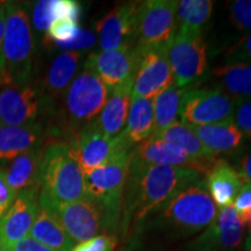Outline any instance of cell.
<instances>
[{
  "instance_id": "cb8c5ba5",
  "label": "cell",
  "mask_w": 251,
  "mask_h": 251,
  "mask_svg": "<svg viewBox=\"0 0 251 251\" xmlns=\"http://www.w3.org/2000/svg\"><path fill=\"white\" fill-rule=\"evenodd\" d=\"M83 51H64L52 61L45 78L43 97L49 103L51 100L64 93L70 83L74 80L78 64H79Z\"/></svg>"
},
{
  "instance_id": "b9f144b4",
  "label": "cell",
  "mask_w": 251,
  "mask_h": 251,
  "mask_svg": "<svg viewBox=\"0 0 251 251\" xmlns=\"http://www.w3.org/2000/svg\"><path fill=\"white\" fill-rule=\"evenodd\" d=\"M237 172L244 181L251 183V151L244 152L237 161Z\"/></svg>"
},
{
  "instance_id": "9a60e30c",
  "label": "cell",
  "mask_w": 251,
  "mask_h": 251,
  "mask_svg": "<svg viewBox=\"0 0 251 251\" xmlns=\"http://www.w3.org/2000/svg\"><path fill=\"white\" fill-rule=\"evenodd\" d=\"M172 85H175V80L168 48L151 49L141 54L131 86V97L153 99Z\"/></svg>"
},
{
  "instance_id": "74e56055",
  "label": "cell",
  "mask_w": 251,
  "mask_h": 251,
  "mask_svg": "<svg viewBox=\"0 0 251 251\" xmlns=\"http://www.w3.org/2000/svg\"><path fill=\"white\" fill-rule=\"evenodd\" d=\"M96 43V35L90 30L80 29L79 33L74 40L68 43H61L56 45L59 49L65 50V51H81V50L89 49Z\"/></svg>"
},
{
  "instance_id": "30bf717a",
  "label": "cell",
  "mask_w": 251,
  "mask_h": 251,
  "mask_svg": "<svg viewBox=\"0 0 251 251\" xmlns=\"http://www.w3.org/2000/svg\"><path fill=\"white\" fill-rule=\"evenodd\" d=\"M39 206L57 220L75 242H85L105 231L101 212L90 198L75 202H57L39 196Z\"/></svg>"
},
{
  "instance_id": "d4e9b609",
  "label": "cell",
  "mask_w": 251,
  "mask_h": 251,
  "mask_svg": "<svg viewBox=\"0 0 251 251\" xmlns=\"http://www.w3.org/2000/svg\"><path fill=\"white\" fill-rule=\"evenodd\" d=\"M221 92L234 100L251 98V63L230 62L213 70Z\"/></svg>"
},
{
  "instance_id": "1f68e13d",
  "label": "cell",
  "mask_w": 251,
  "mask_h": 251,
  "mask_svg": "<svg viewBox=\"0 0 251 251\" xmlns=\"http://www.w3.org/2000/svg\"><path fill=\"white\" fill-rule=\"evenodd\" d=\"M80 28L77 21L70 20V19H57L52 21L47 31L48 39L54 41L55 45L70 42L77 36Z\"/></svg>"
},
{
  "instance_id": "603a6c76",
  "label": "cell",
  "mask_w": 251,
  "mask_h": 251,
  "mask_svg": "<svg viewBox=\"0 0 251 251\" xmlns=\"http://www.w3.org/2000/svg\"><path fill=\"white\" fill-rule=\"evenodd\" d=\"M46 144H41L35 148L19 155L9 165L6 171V178L9 186L14 191L15 194L23 191L39 188V172L40 164L45 152Z\"/></svg>"
},
{
  "instance_id": "f1b7e54d",
  "label": "cell",
  "mask_w": 251,
  "mask_h": 251,
  "mask_svg": "<svg viewBox=\"0 0 251 251\" xmlns=\"http://www.w3.org/2000/svg\"><path fill=\"white\" fill-rule=\"evenodd\" d=\"M184 93V89L172 85L153 98V117H155L153 135L159 134L177 121Z\"/></svg>"
},
{
  "instance_id": "8992f818",
  "label": "cell",
  "mask_w": 251,
  "mask_h": 251,
  "mask_svg": "<svg viewBox=\"0 0 251 251\" xmlns=\"http://www.w3.org/2000/svg\"><path fill=\"white\" fill-rule=\"evenodd\" d=\"M111 90L96 72L84 69L63 93V126L61 134L70 139L80 128L92 122L101 112Z\"/></svg>"
},
{
  "instance_id": "f35d334b",
  "label": "cell",
  "mask_w": 251,
  "mask_h": 251,
  "mask_svg": "<svg viewBox=\"0 0 251 251\" xmlns=\"http://www.w3.org/2000/svg\"><path fill=\"white\" fill-rule=\"evenodd\" d=\"M15 198L17 194L9 186L6 178V171L4 169H0V209L5 213L14 202Z\"/></svg>"
},
{
  "instance_id": "7a4b0ae2",
  "label": "cell",
  "mask_w": 251,
  "mask_h": 251,
  "mask_svg": "<svg viewBox=\"0 0 251 251\" xmlns=\"http://www.w3.org/2000/svg\"><path fill=\"white\" fill-rule=\"evenodd\" d=\"M201 179V174L190 168L171 165L140 166L130 163L127 191L120 222L122 240L144 219L161 208L184 188Z\"/></svg>"
},
{
  "instance_id": "7bdbcfd3",
  "label": "cell",
  "mask_w": 251,
  "mask_h": 251,
  "mask_svg": "<svg viewBox=\"0 0 251 251\" xmlns=\"http://www.w3.org/2000/svg\"><path fill=\"white\" fill-rule=\"evenodd\" d=\"M6 2L2 6H0V87L5 85L4 75H2V65H1V48H2V40H4L5 33V21H6Z\"/></svg>"
},
{
  "instance_id": "ab89813d",
  "label": "cell",
  "mask_w": 251,
  "mask_h": 251,
  "mask_svg": "<svg viewBox=\"0 0 251 251\" xmlns=\"http://www.w3.org/2000/svg\"><path fill=\"white\" fill-rule=\"evenodd\" d=\"M233 207L238 214H242L251 209V183H244L241 187L236 199L233 203Z\"/></svg>"
},
{
  "instance_id": "836d02e7",
  "label": "cell",
  "mask_w": 251,
  "mask_h": 251,
  "mask_svg": "<svg viewBox=\"0 0 251 251\" xmlns=\"http://www.w3.org/2000/svg\"><path fill=\"white\" fill-rule=\"evenodd\" d=\"M81 8L78 1L75 0H51L52 19H70L77 21L80 17Z\"/></svg>"
},
{
  "instance_id": "8fae6325",
  "label": "cell",
  "mask_w": 251,
  "mask_h": 251,
  "mask_svg": "<svg viewBox=\"0 0 251 251\" xmlns=\"http://www.w3.org/2000/svg\"><path fill=\"white\" fill-rule=\"evenodd\" d=\"M52 107L42 91L30 83L25 85L9 84L0 87V124L28 126L40 122V115Z\"/></svg>"
},
{
  "instance_id": "d6a6232c",
  "label": "cell",
  "mask_w": 251,
  "mask_h": 251,
  "mask_svg": "<svg viewBox=\"0 0 251 251\" xmlns=\"http://www.w3.org/2000/svg\"><path fill=\"white\" fill-rule=\"evenodd\" d=\"M233 120L243 136L251 140V98L235 100Z\"/></svg>"
},
{
  "instance_id": "bcb514c9",
  "label": "cell",
  "mask_w": 251,
  "mask_h": 251,
  "mask_svg": "<svg viewBox=\"0 0 251 251\" xmlns=\"http://www.w3.org/2000/svg\"><path fill=\"white\" fill-rule=\"evenodd\" d=\"M0 251H4V247H2L1 242H0Z\"/></svg>"
},
{
  "instance_id": "83f0119b",
  "label": "cell",
  "mask_w": 251,
  "mask_h": 251,
  "mask_svg": "<svg viewBox=\"0 0 251 251\" xmlns=\"http://www.w3.org/2000/svg\"><path fill=\"white\" fill-rule=\"evenodd\" d=\"M28 236L55 251H71L76 246L57 220L41 207Z\"/></svg>"
},
{
  "instance_id": "d6986e66",
  "label": "cell",
  "mask_w": 251,
  "mask_h": 251,
  "mask_svg": "<svg viewBox=\"0 0 251 251\" xmlns=\"http://www.w3.org/2000/svg\"><path fill=\"white\" fill-rule=\"evenodd\" d=\"M47 142V127L42 122L28 126L0 124V162L17 158L19 155Z\"/></svg>"
},
{
  "instance_id": "c3c4849f",
  "label": "cell",
  "mask_w": 251,
  "mask_h": 251,
  "mask_svg": "<svg viewBox=\"0 0 251 251\" xmlns=\"http://www.w3.org/2000/svg\"><path fill=\"white\" fill-rule=\"evenodd\" d=\"M5 2H6V1H0V6H2V5H4Z\"/></svg>"
},
{
  "instance_id": "6da1fadb",
  "label": "cell",
  "mask_w": 251,
  "mask_h": 251,
  "mask_svg": "<svg viewBox=\"0 0 251 251\" xmlns=\"http://www.w3.org/2000/svg\"><path fill=\"white\" fill-rule=\"evenodd\" d=\"M218 208L200 180L143 220L128 236L122 251H163L200 234L215 219Z\"/></svg>"
},
{
  "instance_id": "52a82bcc",
  "label": "cell",
  "mask_w": 251,
  "mask_h": 251,
  "mask_svg": "<svg viewBox=\"0 0 251 251\" xmlns=\"http://www.w3.org/2000/svg\"><path fill=\"white\" fill-rule=\"evenodd\" d=\"M175 0H148L140 2L134 27V47L141 54L151 49L169 48L177 31Z\"/></svg>"
},
{
  "instance_id": "3957f363",
  "label": "cell",
  "mask_w": 251,
  "mask_h": 251,
  "mask_svg": "<svg viewBox=\"0 0 251 251\" xmlns=\"http://www.w3.org/2000/svg\"><path fill=\"white\" fill-rule=\"evenodd\" d=\"M39 196L57 202L86 199L84 175L65 141L46 144L39 172Z\"/></svg>"
},
{
  "instance_id": "7c38bea8",
  "label": "cell",
  "mask_w": 251,
  "mask_h": 251,
  "mask_svg": "<svg viewBox=\"0 0 251 251\" xmlns=\"http://www.w3.org/2000/svg\"><path fill=\"white\" fill-rule=\"evenodd\" d=\"M235 100L218 89L185 91L180 102V122L197 127L233 119Z\"/></svg>"
},
{
  "instance_id": "ffe728a7",
  "label": "cell",
  "mask_w": 251,
  "mask_h": 251,
  "mask_svg": "<svg viewBox=\"0 0 251 251\" xmlns=\"http://www.w3.org/2000/svg\"><path fill=\"white\" fill-rule=\"evenodd\" d=\"M246 183L236 169L224 159H216L206 172L205 185L209 196L220 208L233 206L241 187Z\"/></svg>"
},
{
  "instance_id": "5b68a950",
  "label": "cell",
  "mask_w": 251,
  "mask_h": 251,
  "mask_svg": "<svg viewBox=\"0 0 251 251\" xmlns=\"http://www.w3.org/2000/svg\"><path fill=\"white\" fill-rule=\"evenodd\" d=\"M1 65L5 85L28 84L33 71L34 36L29 15L24 5L6 2Z\"/></svg>"
},
{
  "instance_id": "7402d4cb",
  "label": "cell",
  "mask_w": 251,
  "mask_h": 251,
  "mask_svg": "<svg viewBox=\"0 0 251 251\" xmlns=\"http://www.w3.org/2000/svg\"><path fill=\"white\" fill-rule=\"evenodd\" d=\"M191 128L203 146L215 157L221 153L236 151L244 139L243 134L236 127L233 119Z\"/></svg>"
},
{
  "instance_id": "e0dca14e",
  "label": "cell",
  "mask_w": 251,
  "mask_h": 251,
  "mask_svg": "<svg viewBox=\"0 0 251 251\" xmlns=\"http://www.w3.org/2000/svg\"><path fill=\"white\" fill-rule=\"evenodd\" d=\"M140 2L130 1L113 8L97 24L99 45L102 51H113L134 46V27Z\"/></svg>"
},
{
  "instance_id": "ac0fdd59",
  "label": "cell",
  "mask_w": 251,
  "mask_h": 251,
  "mask_svg": "<svg viewBox=\"0 0 251 251\" xmlns=\"http://www.w3.org/2000/svg\"><path fill=\"white\" fill-rule=\"evenodd\" d=\"M131 163L140 166H181V168L193 169V170H197L200 174L205 175L214 164V163L200 161V159H194L192 157H188L184 152L171 147L170 144L165 143L164 141L153 136L135 147Z\"/></svg>"
},
{
  "instance_id": "2e32d148",
  "label": "cell",
  "mask_w": 251,
  "mask_h": 251,
  "mask_svg": "<svg viewBox=\"0 0 251 251\" xmlns=\"http://www.w3.org/2000/svg\"><path fill=\"white\" fill-rule=\"evenodd\" d=\"M39 188L18 193L12 206L0 218V242L4 251L29 235L39 212Z\"/></svg>"
},
{
  "instance_id": "44dd1931",
  "label": "cell",
  "mask_w": 251,
  "mask_h": 251,
  "mask_svg": "<svg viewBox=\"0 0 251 251\" xmlns=\"http://www.w3.org/2000/svg\"><path fill=\"white\" fill-rule=\"evenodd\" d=\"M131 86L126 85L112 90L100 114L93 120L98 129L109 139L119 137L126 129L131 100Z\"/></svg>"
},
{
  "instance_id": "e575fe53",
  "label": "cell",
  "mask_w": 251,
  "mask_h": 251,
  "mask_svg": "<svg viewBox=\"0 0 251 251\" xmlns=\"http://www.w3.org/2000/svg\"><path fill=\"white\" fill-rule=\"evenodd\" d=\"M227 62H247L251 63V31L241 37L237 42L227 50L225 55Z\"/></svg>"
},
{
  "instance_id": "ba28073f",
  "label": "cell",
  "mask_w": 251,
  "mask_h": 251,
  "mask_svg": "<svg viewBox=\"0 0 251 251\" xmlns=\"http://www.w3.org/2000/svg\"><path fill=\"white\" fill-rule=\"evenodd\" d=\"M72 157L76 159L83 174L108 164L113 159L130 151L135 147L122 134L115 139L103 135L94 122L80 128L68 141Z\"/></svg>"
},
{
  "instance_id": "277c9868",
  "label": "cell",
  "mask_w": 251,
  "mask_h": 251,
  "mask_svg": "<svg viewBox=\"0 0 251 251\" xmlns=\"http://www.w3.org/2000/svg\"><path fill=\"white\" fill-rule=\"evenodd\" d=\"M134 150L124 152L108 164L83 174L87 198L99 207L103 228L109 234H114L120 228L126 184Z\"/></svg>"
},
{
  "instance_id": "f546056e",
  "label": "cell",
  "mask_w": 251,
  "mask_h": 251,
  "mask_svg": "<svg viewBox=\"0 0 251 251\" xmlns=\"http://www.w3.org/2000/svg\"><path fill=\"white\" fill-rule=\"evenodd\" d=\"M213 1L211 0H181L178 1L177 19L179 27L190 30H201L211 18Z\"/></svg>"
},
{
  "instance_id": "9c48e42d",
  "label": "cell",
  "mask_w": 251,
  "mask_h": 251,
  "mask_svg": "<svg viewBox=\"0 0 251 251\" xmlns=\"http://www.w3.org/2000/svg\"><path fill=\"white\" fill-rule=\"evenodd\" d=\"M175 85L184 89L199 79L207 68V48L201 30L178 28L168 48Z\"/></svg>"
},
{
  "instance_id": "f6af8a7d",
  "label": "cell",
  "mask_w": 251,
  "mask_h": 251,
  "mask_svg": "<svg viewBox=\"0 0 251 251\" xmlns=\"http://www.w3.org/2000/svg\"><path fill=\"white\" fill-rule=\"evenodd\" d=\"M244 250L251 251V236H249V235L244 240Z\"/></svg>"
},
{
  "instance_id": "4fadbf2b",
  "label": "cell",
  "mask_w": 251,
  "mask_h": 251,
  "mask_svg": "<svg viewBox=\"0 0 251 251\" xmlns=\"http://www.w3.org/2000/svg\"><path fill=\"white\" fill-rule=\"evenodd\" d=\"M244 242V227L233 206L218 209L211 225L185 244V251H235Z\"/></svg>"
},
{
  "instance_id": "ee69618b",
  "label": "cell",
  "mask_w": 251,
  "mask_h": 251,
  "mask_svg": "<svg viewBox=\"0 0 251 251\" xmlns=\"http://www.w3.org/2000/svg\"><path fill=\"white\" fill-rule=\"evenodd\" d=\"M241 218V221H242L243 227L248 230V235L251 236V209L248 212H244L242 214H238Z\"/></svg>"
},
{
  "instance_id": "7dc6e473",
  "label": "cell",
  "mask_w": 251,
  "mask_h": 251,
  "mask_svg": "<svg viewBox=\"0 0 251 251\" xmlns=\"http://www.w3.org/2000/svg\"><path fill=\"white\" fill-rule=\"evenodd\" d=\"M2 214H4V212H2V211H1V209H0V218H1V216H2Z\"/></svg>"
},
{
  "instance_id": "d590c367",
  "label": "cell",
  "mask_w": 251,
  "mask_h": 251,
  "mask_svg": "<svg viewBox=\"0 0 251 251\" xmlns=\"http://www.w3.org/2000/svg\"><path fill=\"white\" fill-rule=\"evenodd\" d=\"M54 19L51 15V0H40L34 6L33 25L40 33H46L52 24Z\"/></svg>"
},
{
  "instance_id": "5bb4252c",
  "label": "cell",
  "mask_w": 251,
  "mask_h": 251,
  "mask_svg": "<svg viewBox=\"0 0 251 251\" xmlns=\"http://www.w3.org/2000/svg\"><path fill=\"white\" fill-rule=\"evenodd\" d=\"M141 58V52L134 46L124 47L113 51L93 52L87 57L84 68L98 75L109 90L133 85Z\"/></svg>"
},
{
  "instance_id": "60d3db41",
  "label": "cell",
  "mask_w": 251,
  "mask_h": 251,
  "mask_svg": "<svg viewBox=\"0 0 251 251\" xmlns=\"http://www.w3.org/2000/svg\"><path fill=\"white\" fill-rule=\"evenodd\" d=\"M6 251H55L50 249L49 247L45 246V244L37 242V241L33 240V238L27 236L23 238L19 242L14 243L11 248H8Z\"/></svg>"
},
{
  "instance_id": "4316f807",
  "label": "cell",
  "mask_w": 251,
  "mask_h": 251,
  "mask_svg": "<svg viewBox=\"0 0 251 251\" xmlns=\"http://www.w3.org/2000/svg\"><path fill=\"white\" fill-rule=\"evenodd\" d=\"M153 137L164 141L165 143L170 144L171 147L194 159L209 163L216 161V157L203 146L192 128L183 122L176 121L159 134L153 135Z\"/></svg>"
},
{
  "instance_id": "4dcf8cb0",
  "label": "cell",
  "mask_w": 251,
  "mask_h": 251,
  "mask_svg": "<svg viewBox=\"0 0 251 251\" xmlns=\"http://www.w3.org/2000/svg\"><path fill=\"white\" fill-rule=\"evenodd\" d=\"M228 11L229 21L235 29L244 35L249 34L251 31V0H236L229 2Z\"/></svg>"
},
{
  "instance_id": "484cf974",
  "label": "cell",
  "mask_w": 251,
  "mask_h": 251,
  "mask_svg": "<svg viewBox=\"0 0 251 251\" xmlns=\"http://www.w3.org/2000/svg\"><path fill=\"white\" fill-rule=\"evenodd\" d=\"M155 117L153 99L133 98L131 97L127 124L124 131L125 137L133 146H139L153 135Z\"/></svg>"
},
{
  "instance_id": "8d00e7d4",
  "label": "cell",
  "mask_w": 251,
  "mask_h": 251,
  "mask_svg": "<svg viewBox=\"0 0 251 251\" xmlns=\"http://www.w3.org/2000/svg\"><path fill=\"white\" fill-rule=\"evenodd\" d=\"M115 248V240L113 235H98L75 246L71 251H113Z\"/></svg>"
}]
</instances>
